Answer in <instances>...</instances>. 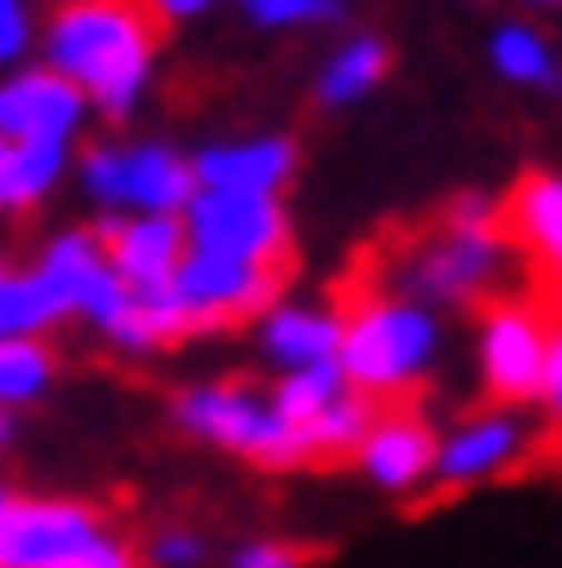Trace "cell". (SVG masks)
I'll list each match as a JSON object with an SVG mask.
<instances>
[{
    "instance_id": "22",
    "label": "cell",
    "mask_w": 562,
    "mask_h": 568,
    "mask_svg": "<svg viewBox=\"0 0 562 568\" xmlns=\"http://www.w3.org/2000/svg\"><path fill=\"white\" fill-rule=\"evenodd\" d=\"M335 398H348L342 361H335V366H303V373H284V379H272V405H279V417H291L298 429L317 424V417L335 405Z\"/></svg>"
},
{
    "instance_id": "11",
    "label": "cell",
    "mask_w": 562,
    "mask_h": 568,
    "mask_svg": "<svg viewBox=\"0 0 562 568\" xmlns=\"http://www.w3.org/2000/svg\"><path fill=\"white\" fill-rule=\"evenodd\" d=\"M82 95L77 82H63L58 70H26V77L0 82V140L7 145H70L82 126Z\"/></svg>"
},
{
    "instance_id": "6",
    "label": "cell",
    "mask_w": 562,
    "mask_h": 568,
    "mask_svg": "<svg viewBox=\"0 0 562 568\" xmlns=\"http://www.w3.org/2000/svg\"><path fill=\"white\" fill-rule=\"evenodd\" d=\"M543 361H550V310L531 297H500L481 316V379L486 398L505 410L531 405L543 392Z\"/></svg>"
},
{
    "instance_id": "31",
    "label": "cell",
    "mask_w": 562,
    "mask_h": 568,
    "mask_svg": "<svg viewBox=\"0 0 562 568\" xmlns=\"http://www.w3.org/2000/svg\"><path fill=\"white\" fill-rule=\"evenodd\" d=\"M13 499H20V493H13L7 480H0V518H7V506H13Z\"/></svg>"
},
{
    "instance_id": "14",
    "label": "cell",
    "mask_w": 562,
    "mask_h": 568,
    "mask_svg": "<svg viewBox=\"0 0 562 568\" xmlns=\"http://www.w3.org/2000/svg\"><path fill=\"white\" fill-rule=\"evenodd\" d=\"M505 241L562 291V171H524L500 203Z\"/></svg>"
},
{
    "instance_id": "32",
    "label": "cell",
    "mask_w": 562,
    "mask_h": 568,
    "mask_svg": "<svg viewBox=\"0 0 562 568\" xmlns=\"http://www.w3.org/2000/svg\"><path fill=\"white\" fill-rule=\"evenodd\" d=\"M0 448H7V417H0Z\"/></svg>"
},
{
    "instance_id": "24",
    "label": "cell",
    "mask_w": 562,
    "mask_h": 568,
    "mask_svg": "<svg viewBox=\"0 0 562 568\" xmlns=\"http://www.w3.org/2000/svg\"><path fill=\"white\" fill-rule=\"evenodd\" d=\"M202 556H209V544H202L197 530L183 525H164L152 544H145V562L152 568H202Z\"/></svg>"
},
{
    "instance_id": "15",
    "label": "cell",
    "mask_w": 562,
    "mask_h": 568,
    "mask_svg": "<svg viewBox=\"0 0 562 568\" xmlns=\"http://www.w3.org/2000/svg\"><path fill=\"white\" fill-rule=\"evenodd\" d=\"M260 354L272 373H303V366H335L342 361V310L322 304H272L260 316Z\"/></svg>"
},
{
    "instance_id": "1",
    "label": "cell",
    "mask_w": 562,
    "mask_h": 568,
    "mask_svg": "<svg viewBox=\"0 0 562 568\" xmlns=\"http://www.w3.org/2000/svg\"><path fill=\"white\" fill-rule=\"evenodd\" d=\"M159 39L164 13L152 0H63L44 26V70L77 82L108 121H127L152 77Z\"/></svg>"
},
{
    "instance_id": "19",
    "label": "cell",
    "mask_w": 562,
    "mask_h": 568,
    "mask_svg": "<svg viewBox=\"0 0 562 568\" xmlns=\"http://www.w3.org/2000/svg\"><path fill=\"white\" fill-rule=\"evenodd\" d=\"M385 63H392V51H385L380 39H354V44H342L335 58L322 63V77H317V102H322V108H348V102H361L367 89H380V82H385Z\"/></svg>"
},
{
    "instance_id": "26",
    "label": "cell",
    "mask_w": 562,
    "mask_h": 568,
    "mask_svg": "<svg viewBox=\"0 0 562 568\" xmlns=\"http://www.w3.org/2000/svg\"><path fill=\"white\" fill-rule=\"evenodd\" d=\"M317 549H298V544H241L228 568H310Z\"/></svg>"
},
{
    "instance_id": "5",
    "label": "cell",
    "mask_w": 562,
    "mask_h": 568,
    "mask_svg": "<svg viewBox=\"0 0 562 568\" xmlns=\"http://www.w3.org/2000/svg\"><path fill=\"white\" fill-rule=\"evenodd\" d=\"M82 190L108 215H183L197 203V171L171 145H89Z\"/></svg>"
},
{
    "instance_id": "25",
    "label": "cell",
    "mask_w": 562,
    "mask_h": 568,
    "mask_svg": "<svg viewBox=\"0 0 562 568\" xmlns=\"http://www.w3.org/2000/svg\"><path fill=\"white\" fill-rule=\"evenodd\" d=\"M342 0H253L260 26H303V20H335Z\"/></svg>"
},
{
    "instance_id": "9",
    "label": "cell",
    "mask_w": 562,
    "mask_h": 568,
    "mask_svg": "<svg viewBox=\"0 0 562 568\" xmlns=\"http://www.w3.org/2000/svg\"><path fill=\"white\" fill-rule=\"evenodd\" d=\"M538 448V429L524 424V410H474L462 424H449L436 436V480L442 493H468V487H486V480H505L512 467Z\"/></svg>"
},
{
    "instance_id": "35",
    "label": "cell",
    "mask_w": 562,
    "mask_h": 568,
    "mask_svg": "<svg viewBox=\"0 0 562 568\" xmlns=\"http://www.w3.org/2000/svg\"><path fill=\"white\" fill-rule=\"evenodd\" d=\"M247 7H253V0H247Z\"/></svg>"
},
{
    "instance_id": "8",
    "label": "cell",
    "mask_w": 562,
    "mask_h": 568,
    "mask_svg": "<svg viewBox=\"0 0 562 568\" xmlns=\"http://www.w3.org/2000/svg\"><path fill=\"white\" fill-rule=\"evenodd\" d=\"M279 284H284V265H253V260H228V253H183L178 278V304L190 310V323L202 328H228V323H247V316H265L279 304Z\"/></svg>"
},
{
    "instance_id": "33",
    "label": "cell",
    "mask_w": 562,
    "mask_h": 568,
    "mask_svg": "<svg viewBox=\"0 0 562 568\" xmlns=\"http://www.w3.org/2000/svg\"><path fill=\"white\" fill-rule=\"evenodd\" d=\"M0 272H13V265H7V253H0Z\"/></svg>"
},
{
    "instance_id": "3",
    "label": "cell",
    "mask_w": 562,
    "mask_h": 568,
    "mask_svg": "<svg viewBox=\"0 0 562 568\" xmlns=\"http://www.w3.org/2000/svg\"><path fill=\"white\" fill-rule=\"evenodd\" d=\"M436 310L411 304V297H361L354 310H342V379L373 405L404 398L436 366Z\"/></svg>"
},
{
    "instance_id": "13",
    "label": "cell",
    "mask_w": 562,
    "mask_h": 568,
    "mask_svg": "<svg viewBox=\"0 0 562 568\" xmlns=\"http://www.w3.org/2000/svg\"><path fill=\"white\" fill-rule=\"evenodd\" d=\"M354 467L380 493H411L436 474V429L423 424L418 410H380L373 429L354 448Z\"/></svg>"
},
{
    "instance_id": "12",
    "label": "cell",
    "mask_w": 562,
    "mask_h": 568,
    "mask_svg": "<svg viewBox=\"0 0 562 568\" xmlns=\"http://www.w3.org/2000/svg\"><path fill=\"white\" fill-rule=\"evenodd\" d=\"M96 241H101V260L121 272L127 291H159V284H171L183 253H190L183 215H108L96 227Z\"/></svg>"
},
{
    "instance_id": "7",
    "label": "cell",
    "mask_w": 562,
    "mask_h": 568,
    "mask_svg": "<svg viewBox=\"0 0 562 568\" xmlns=\"http://www.w3.org/2000/svg\"><path fill=\"white\" fill-rule=\"evenodd\" d=\"M183 234L197 253H228L253 265L291 260V222L279 196H234V190H197V203L183 209Z\"/></svg>"
},
{
    "instance_id": "34",
    "label": "cell",
    "mask_w": 562,
    "mask_h": 568,
    "mask_svg": "<svg viewBox=\"0 0 562 568\" xmlns=\"http://www.w3.org/2000/svg\"><path fill=\"white\" fill-rule=\"evenodd\" d=\"M0 159H7V140H0Z\"/></svg>"
},
{
    "instance_id": "27",
    "label": "cell",
    "mask_w": 562,
    "mask_h": 568,
    "mask_svg": "<svg viewBox=\"0 0 562 568\" xmlns=\"http://www.w3.org/2000/svg\"><path fill=\"white\" fill-rule=\"evenodd\" d=\"M543 417L562 429V316H550V361H543V392H538Z\"/></svg>"
},
{
    "instance_id": "23",
    "label": "cell",
    "mask_w": 562,
    "mask_h": 568,
    "mask_svg": "<svg viewBox=\"0 0 562 568\" xmlns=\"http://www.w3.org/2000/svg\"><path fill=\"white\" fill-rule=\"evenodd\" d=\"M493 63H500V77H512V82L556 89V58H550V44H543L538 32H524V26H500V32H493Z\"/></svg>"
},
{
    "instance_id": "17",
    "label": "cell",
    "mask_w": 562,
    "mask_h": 568,
    "mask_svg": "<svg viewBox=\"0 0 562 568\" xmlns=\"http://www.w3.org/2000/svg\"><path fill=\"white\" fill-rule=\"evenodd\" d=\"M63 323V304L51 284L26 265V272H0V342H44Z\"/></svg>"
},
{
    "instance_id": "21",
    "label": "cell",
    "mask_w": 562,
    "mask_h": 568,
    "mask_svg": "<svg viewBox=\"0 0 562 568\" xmlns=\"http://www.w3.org/2000/svg\"><path fill=\"white\" fill-rule=\"evenodd\" d=\"M51 379H58L51 342H0V417L32 405V398H44Z\"/></svg>"
},
{
    "instance_id": "20",
    "label": "cell",
    "mask_w": 562,
    "mask_h": 568,
    "mask_svg": "<svg viewBox=\"0 0 562 568\" xmlns=\"http://www.w3.org/2000/svg\"><path fill=\"white\" fill-rule=\"evenodd\" d=\"M373 417H380V405L348 386V398H335L317 424H303V448H310V462H342V455H354L361 436L373 429Z\"/></svg>"
},
{
    "instance_id": "30",
    "label": "cell",
    "mask_w": 562,
    "mask_h": 568,
    "mask_svg": "<svg viewBox=\"0 0 562 568\" xmlns=\"http://www.w3.org/2000/svg\"><path fill=\"white\" fill-rule=\"evenodd\" d=\"M152 7H159L164 20H183V13H202L209 0H152Z\"/></svg>"
},
{
    "instance_id": "10",
    "label": "cell",
    "mask_w": 562,
    "mask_h": 568,
    "mask_svg": "<svg viewBox=\"0 0 562 568\" xmlns=\"http://www.w3.org/2000/svg\"><path fill=\"white\" fill-rule=\"evenodd\" d=\"M108 537V518L82 499H13L0 518V568H63Z\"/></svg>"
},
{
    "instance_id": "4",
    "label": "cell",
    "mask_w": 562,
    "mask_h": 568,
    "mask_svg": "<svg viewBox=\"0 0 562 568\" xmlns=\"http://www.w3.org/2000/svg\"><path fill=\"white\" fill-rule=\"evenodd\" d=\"M171 424L190 436V443H209V448H228L241 462L265 467V474H291V467L310 462L303 448V429L291 417H279L272 392H247V386H190L171 405Z\"/></svg>"
},
{
    "instance_id": "18",
    "label": "cell",
    "mask_w": 562,
    "mask_h": 568,
    "mask_svg": "<svg viewBox=\"0 0 562 568\" xmlns=\"http://www.w3.org/2000/svg\"><path fill=\"white\" fill-rule=\"evenodd\" d=\"M70 145H7L0 159V215H26L32 203L51 196V183L63 178Z\"/></svg>"
},
{
    "instance_id": "2",
    "label": "cell",
    "mask_w": 562,
    "mask_h": 568,
    "mask_svg": "<svg viewBox=\"0 0 562 568\" xmlns=\"http://www.w3.org/2000/svg\"><path fill=\"white\" fill-rule=\"evenodd\" d=\"M505 222H500V203H486V196H455V203L442 209V222L430 234L404 246L399 260H392V278L399 291L392 297H411V304H481L493 297V284L505 272Z\"/></svg>"
},
{
    "instance_id": "29",
    "label": "cell",
    "mask_w": 562,
    "mask_h": 568,
    "mask_svg": "<svg viewBox=\"0 0 562 568\" xmlns=\"http://www.w3.org/2000/svg\"><path fill=\"white\" fill-rule=\"evenodd\" d=\"M26 39H32V20H26V7H20V0H0V63L20 58Z\"/></svg>"
},
{
    "instance_id": "28",
    "label": "cell",
    "mask_w": 562,
    "mask_h": 568,
    "mask_svg": "<svg viewBox=\"0 0 562 568\" xmlns=\"http://www.w3.org/2000/svg\"><path fill=\"white\" fill-rule=\"evenodd\" d=\"M63 568H145V556H133V544H121L108 530V537H96V544L82 549V556H70Z\"/></svg>"
},
{
    "instance_id": "16",
    "label": "cell",
    "mask_w": 562,
    "mask_h": 568,
    "mask_svg": "<svg viewBox=\"0 0 562 568\" xmlns=\"http://www.w3.org/2000/svg\"><path fill=\"white\" fill-rule=\"evenodd\" d=\"M197 190H234V196H279L284 178L298 171L291 140H241V145H209L197 152Z\"/></svg>"
}]
</instances>
